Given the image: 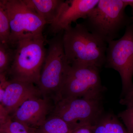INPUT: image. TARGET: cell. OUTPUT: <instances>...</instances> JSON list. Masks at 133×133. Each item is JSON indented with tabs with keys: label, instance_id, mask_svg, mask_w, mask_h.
Instances as JSON below:
<instances>
[{
	"label": "cell",
	"instance_id": "cell-1",
	"mask_svg": "<svg viewBox=\"0 0 133 133\" xmlns=\"http://www.w3.org/2000/svg\"><path fill=\"white\" fill-rule=\"evenodd\" d=\"M63 41L70 65L100 69L105 65L108 44L88 31L82 23L65 29Z\"/></svg>",
	"mask_w": 133,
	"mask_h": 133
},
{
	"label": "cell",
	"instance_id": "cell-2",
	"mask_svg": "<svg viewBox=\"0 0 133 133\" xmlns=\"http://www.w3.org/2000/svg\"><path fill=\"white\" fill-rule=\"evenodd\" d=\"M42 33L27 35L16 44L8 70L11 79L38 84L46 56Z\"/></svg>",
	"mask_w": 133,
	"mask_h": 133
},
{
	"label": "cell",
	"instance_id": "cell-3",
	"mask_svg": "<svg viewBox=\"0 0 133 133\" xmlns=\"http://www.w3.org/2000/svg\"><path fill=\"white\" fill-rule=\"evenodd\" d=\"M127 6L123 0H99L82 23L90 32L108 44L133 23L125 12Z\"/></svg>",
	"mask_w": 133,
	"mask_h": 133
},
{
	"label": "cell",
	"instance_id": "cell-4",
	"mask_svg": "<svg viewBox=\"0 0 133 133\" xmlns=\"http://www.w3.org/2000/svg\"><path fill=\"white\" fill-rule=\"evenodd\" d=\"M63 32L48 41V52L37 84L42 97L55 104L60 99L61 88L70 65L64 49Z\"/></svg>",
	"mask_w": 133,
	"mask_h": 133
},
{
	"label": "cell",
	"instance_id": "cell-5",
	"mask_svg": "<svg viewBox=\"0 0 133 133\" xmlns=\"http://www.w3.org/2000/svg\"><path fill=\"white\" fill-rule=\"evenodd\" d=\"M99 69L94 66L69 65L61 88L60 99L102 97L105 87L101 83Z\"/></svg>",
	"mask_w": 133,
	"mask_h": 133
},
{
	"label": "cell",
	"instance_id": "cell-6",
	"mask_svg": "<svg viewBox=\"0 0 133 133\" xmlns=\"http://www.w3.org/2000/svg\"><path fill=\"white\" fill-rule=\"evenodd\" d=\"M105 65L119 74L122 97L133 88V22L126 27L121 38L108 43Z\"/></svg>",
	"mask_w": 133,
	"mask_h": 133
},
{
	"label": "cell",
	"instance_id": "cell-7",
	"mask_svg": "<svg viewBox=\"0 0 133 133\" xmlns=\"http://www.w3.org/2000/svg\"><path fill=\"white\" fill-rule=\"evenodd\" d=\"M104 113L102 97L68 98L57 101L50 115L57 116L76 128L93 125Z\"/></svg>",
	"mask_w": 133,
	"mask_h": 133
},
{
	"label": "cell",
	"instance_id": "cell-8",
	"mask_svg": "<svg viewBox=\"0 0 133 133\" xmlns=\"http://www.w3.org/2000/svg\"><path fill=\"white\" fill-rule=\"evenodd\" d=\"M9 21L10 45H15L19 39L29 35L42 33L46 24L24 0H3Z\"/></svg>",
	"mask_w": 133,
	"mask_h": 133
},
{
	"label": "cell",
	"instance_id": "cell-9",
	"mask_svg": "<svg viewBox=\"0 0 133 133\" xmlns=\"http://www.w3.org/2000/svg\"><path fill=\"white\" fill-rule=\"evenodd\" d=\"M55 105L51 101L42 97L31 99L22 104L9 116L12 119L37 129L50 116Z\"/></svg>",
	"mask_w": 133,
	"mask_h": 133
},
{
	"label": "cell",
	"instance_id": "cell-10",
	"mask_svg": "<svg viewBox=\"0 0 133 133\" xmlns=\"http://www.w3.org/2000/svg\"><path fill=\"white\" fill-rule=\"evenodd\" d=\"M98 2L99 0L64 1L57 16L50 24L51 31L56 35L78 19H85Z\"/></svg>",
	"mask_w": 133,
	"mask_h": 133
},
{
	"label": "cell",
	"instance_id": "cell-11",
	"mask_svg": "<svg viewBox=\"0 0 133 133\" xmlns=\"http://www.w3.org/2000/svg\"><path fill=\"white\" fill-rule=\"evenodd\" d=\"M40 97L39 89L34 84L11 79L7 81L1 104L10 115L28 100Z\"/></svg>",
	"mask_w": 133,
	"mask_h": 133
},
{
	"label": "cell",
	"instance_id": "cell-12",
	"mask_svg": "<svg viewBox=\"0 0 133 133\" xmlns=\"http://www.w3.org/2000/svg\"><path fill=\"white\" fill-rule=\"evenodd\" d=\"M30 8L50 24L57 17L63 0H24Z\"/></svg>",
	"mask_w": 133,
	"mask_h": 133
},
{
	"label": "cell",
	"instance_id": "cell-13",
	"mask_svg": "<svg viewBox=\"0 0 133 133\" xmlns=\"http://www.w3.org/2000/svg\"><path fill=\"white\" fill-rule=\"evenodd\" d=\"M92 128L93 133H128L118 117L109 113L103 114Z\"/></svg>",
	"mask_w": 133,
	"mask_h": 133
},
{
	"label": "cell",
	"instance_id": "cell-14",
	"mask_svg": "<svg viewBox=\"0 0 133 133\" xmlns=\"http://www.w3.org/2000/svg\"><path fill=\"white\" fill-rule=\"evenodd\" d=\"M75 128L59 117L50 115L37 129V133H69Z\"/></svg>",
	"mask_w": 133,
	"mask_h": 133
},
{
	"label": "cell",
	"instance_id": "cell-15",
	"mask_svg": "<svg viewBox=\"0 0 133 133\" xmlns=\"http://www.w3.org/2000/svg\"><path fill=\"white\" fill-rule=\"evenodd\" d=\"M0 133H37V129L12 119L9 115L0 125Z\"/></svg>",
	"mask_w": 133,
	"mask_h": 133
},
{
	"label": "cell",
	"instance_id": "cell-16",
	"mask_svg": "<svg viewBox=\"0 0 133 133\" xmlns=\"http://www.w3.org/2000/svg\"><path fill=\"white\" fill-rule=\"evenodd\" d=\"M10 45L0 40V73L6 74L8 71L14 58V52Z\"/></svg>",
	"mask_w": 133,
	"mask_h": 133
},
{
	"label": "cell",
	"instance_id": "cell-17",
	"mask_svg": "<svg viewBox=\"0 0 133 133\" xmlns=\"http://www.w3.org/2000/svg\"><path fill=\"white\" fill-rule=\"evenodd\" d=\"M10 31L9 21L3 0H0V40L9 45Z\"/></svg>",
	"mask_w": 133,
	"mask_h": 133
},
{
	"label": "cell",
	"instance_id": "cell-18",
	"mask_svg": "<svg viewBox=\"0 0 133 133\" xmlns=\"http://www.w3.org/2000/svg\"><path fill=\"white\" fill-rule=\"evenodd\" d=\"M126 107L118 117L122 121L128 133H133V102Z\"/></svg>",
	"mask_w": 133,
	"mask_h": 133
},
{
	"label": "cell",
	"instance_id": "cell-19",
	"mask_svg": "<svg viewBox=\"0 0 133 133\" xmlns=\"http://www.w3.org/2000/svg\"><path fill=\"white\" fill-rule=\"evenodd\" d=\"M69 133H93L92 126L85 125L79 126L72 130Z\"/></svg>",
	"mask_w": 133,
	"mask_h": 133
},
{
	"label": "cell",
	"instance_id": "cell-20",
	"mask_svg": "<svg viewBox=\"0 0 133 133\" xmlns=\"http://www.w3.org/2000/svg\"><path fill=\"white\" fill-rule=\"evenodd\" d=\"M133 102V88L125 96L122 97L119 103L122 105L126 106Z\"/></svg>",
	"mask_w": 133,
	"mask_h": 133
},
{
	"label": "cell",
	"instance_id": "cell-21",
	"mask_svg": "<svg viewBox=\"0 0 133 133\" xmlns=\"http://www.w3.org/2000/svg\"><path fill=\"white\" fill-rule=\"evenodd\" d=\"M7 81L5 74H0V104L2 101Z\"/></svg>",
	"mask_w": 133,
	"mask_h": 133
},
{
	"label": "cell",
	"instance_id": "cell-22",
	"mask_svg": "<svg viewBox=\"0 0 133 133\" xmlns=\"http://www.w3.org/2000/svg\"><path fill=\"white\" fill-rule=\"evenodd\" d=\"M9 116L5 109L0 104V125L2 124Z\"/></svg>",
	"mask_w": 133,
	"mask_h": 133
},
{
	"label": "cell",
	"instance_id": "cell-23",
	"mask_svg": "<svg viewBox=\"0 0 133 133\" xmlns=\"http://www.w3.org/2000/svg\"><path fill=\"white\" fill-rule=\"evenodd\" d=\"M131 19H132V21L133 22V16L132 17H131Z\"/></svg>",
	"mask_w": 133,
	"mask_h": 133
},
{
	"label": "cell",
	"instance_id": "cell-24",
	"mask_svg": "<svg viewBox=\"0 0 133 133\" xmlns=\"http://www.w3.org/2000/svg\"><path fill=\"white\" fill-rule=\"evenodd\" d=\"M0 74H1V73H0Z\"/></svg>",
	"mask_w": 133,
	"mask_h": 133
}]
</instances>
